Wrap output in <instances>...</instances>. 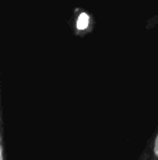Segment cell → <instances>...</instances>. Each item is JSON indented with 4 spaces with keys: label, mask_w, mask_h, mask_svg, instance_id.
Segmentation results:
<instances>
[{
    "label": "cell",
    "mask_w": 158,
    "mask_h": 160,
    "mask_svg": "<svg viewBox=\"0 0 158 160\" xmlns=\"http://www.w3.org/2000/svg\"><path fill=\"white\" fill-rule=\"evenodd\" d=\"M139 160H158V131L153 136V139L147 143Z\"/></svg>",
    "instance_id": "cell-1"
},
{
    "label": "cell",
    "mask_w": 158,
    "mask_h": 160,
    "mask_svg": "<svg viewBox=\"0 0 158 160\" xmlns=\"http://www.w3.org/2000/svg\"><path fill=\"white\" fill-rule=\"evenodd\" d=\"M3 131H4V121H3V104H2V80H0V160L4 158V143H3Z\"/></svg>",
    "instance_id": "cell-2"
}]
</instances>
